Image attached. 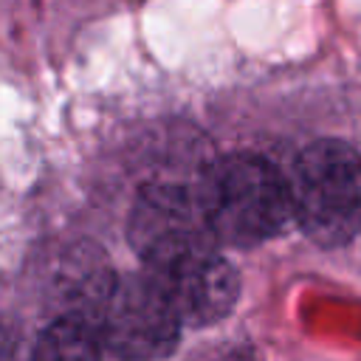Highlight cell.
<instances>
[{
    "mask_svg": "<svg viewBox=\"0 0 361 361\" xmlns=\"http://www.w3.org/2000/svg\"><path fill=\"white\" fill-rule=\"evenodd\" d=\"M195 183L217 243L248 248L276 237L293 217L290 183L259 155L217 158Z\"/></svg>",
    "mask_w": 361,
    "mask_h": 361,
    "instance_id": "obj_1",
    "label": "cell"
},
{
    "mask_svg": "<svg viewBox=\"0 0 361 361\" xmlns=\"http://www.w3.org/2000/svg\"><path fill=\"white\" fill-rule=\"evenodd\" d=\"M293 220L302 231L336 248L361 228V155L344 141H313L305 147L288 178Z\"/></svg>",
    "mask_w": 361,
    "mask_h": 361,
    "instance_id": "obj_2",
    "label": "cell"
},
{
    "mask_svg": "<svg viewBox=\"0 0 361 361\" xmlns=\"http://www.w3.org/2000/svg\"><path fill=\"white\" fill-rule=\"evenodd\" d=\"M127 237L149 271L217 245L197 195V183L178 180H152L138 192L130 212Z\"/></svg>",
    "mask_w": 361,
    "mask_h": 361,
    "instance_id": "obj_3",
    "label": "cell"
},
{
    "mask_svg": "<svg viewBox=\"0 0 361 361\" xmlns=\"http://www.w3.org/2000/svg\"><path fill=\"white\" fill-rule=\"evenodd\" d=\"M180 319L152 274L116 279L102 313V358H161L178 344Z\"/></svg>",
    "mask_w": 361,
    "mask_h": 361,
    "instance_id": "obj_4",
    "label": "cell"
},
{
    "mask_svg": "<svg viewBox=\"0 0 361 361\" xmlns=\"http://www.w3.org/2000/svg\"><path fill=\"white\" fill-rule=\"evenodd\" d=\"M152 279L166 293L178 319L189 327L214 324L231 313L240 296V279L228 259H223L214 248H200L186 254L164 268H155Z\"/></svg>",
    "mask_w": 361,
    "mask_h": 361,
    "instance_id": "obj_5",
    "label": "cell"
},
{
    "mask_svg": "<svg viewBox=\"0 0 361 361\" xmlns=\"http://www.w3.org/2000/svg\"><path fill=\"white\" fill-rule=\"evenodd\" d=\"M37 358H102V341L96 322L73 313L54 319L31 350Z\"/></svg>",
    "mask_w": 361,
    "mask_h": 361,
    "instance_id": "obj_6",
    "label": "cell"
}]
</instances>
